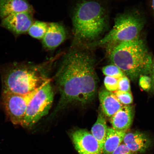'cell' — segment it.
I'll return each mask as SVG.
<instances>
[{
    "instance_id": "cell-7",
    "label": "cell",
    "mask_w": 154,
    "mask_h": 154,
    "mask_svg": "<svg viewBox=\"0 0 154 154\" xmlns=\"http://www.w3.org/2000/svg\"><path fill=\"white\" fill-rule=\"evenodd\" d=\"M38 88L26 95L2 91V105L6 115L13 124L22 126L29 102Z\"/></svg>"
},
{
    "instance_id": "cell-17",
    "label": "cell",
    "mask_w": 154,
    "mask_h": 154,
    "mask_svg": "<svg viewBox=\"0 0 154 154\" xmlns=\"http://www.w3.org/2000/svg\"><path fill=\"white\" fill-rule=\"evenodd\" d=\"M49 23L38 20L34 21L28 31V33L35 39L42 40L47 32Z\"/></svg>"
},
{
    "instance_id": "cell-6",
    "label": "cell",
    "mask_w": 154,
    "mask_h": 154,
    "mask_svg": "<svg viewBox=\"0 0 154 154\" xmlns=\"http://www.w3.org/2000/svg\"><path fill=\"white\" fill-rule=\"evenodd\" d=\"M53 99L52 88L48 80L38 88L29 102L21 126L31 128L40 119L48 114Z\"/></svg>"
},
{
    "instance_id": "cell-12",
    "label": "cell",
    "mask_w": 154,
    "mask_h": 154,
    "mask_svg": "<svg viewBox=\"0 0 154 154\" xmlns=\"http://www.w3.org/2000/svg\"><path fill=\"white\" fill-rule=\"evenodd\" d=\"M134 109L128 105L123 107L110 117V122L115 129L126 132L131 126L134 118Z\"/></svg>"
},
{
    "instance_id": "cell-13",
    "label": "cell",
    "mask_w": 154,
    "mask_h": 154,
    "mask_svg": "<svg viewBox=\"0 0 154 154\" xmlns=\"http://www.w3.org/2000/svg\"><path fill=\"white\" fill-rule=\"evenodd\" d=\"M35 10L29 0H0V18L2 19L14 13Z\"/></svg>"
},
{
    "instance_id": "cell-2",
    "label": "cell",
    "mask_w": 154,
    "mask_h": 154,
    "mask_svg": "<svg viewBox=\"0 0 154 154\" xmlns=\"http://www.w3.org/2000/svg\"><path fill=\"white\" fill-rule=\"evenodd\" d=\"M108 56L133 81L149 74L153 57L144 40L139 37L107 48Z\"/></svg>"
},
{
    "instance_id": "cell-23",
    "label": "cell",
    "mask_w": 154,
    "mask_h": 154,
    "mask_svg": "<svg viewBox=\"0 0 154 154\" xmlns=\"http://www.w3.org/2000/svg\"><path fill=\"white\" fill-rule=\"evenodd\" d=\"M112 154H134L124 143H121L117 147Z\"/></svg>"
},
{
    "instance_id": "cell-21",
    "label": "cell",
    "mask_w": 154,
    "mask_h": 154,
    "mask_svg": "<svg viewBox=\"0 0 154 154\" xmlns=\"http://www.w3.org/2000/svg\"><path fill=\"white\" fill-rule=\"evenodd\" d=\"M139 84L142 89L146 91H149L151 89L152 80L151 77L148 75H143L139 78Z\"/></svg>"
},
{
    "instance_id": "cell-3",
    "label": "cell",
    "mask_w": 154,
    "mask_h": 154,
    "mask_svg": "<svg viewBox=\"0 0 154 154\" xmlns=\"http://www.w3.org/2000/svg\"><path fill=\"white\" fill-rule=\"evenodd\" d=\"M48 63L14 62L0 66L3 92L26 95L38 89L48 80Z\"/></svg>"
},
{
    "instance_id": "cell-20",
    "label": "cell",
    "mask_w": 154,
    "mask_h": 154,
    "mask_svg": "<svg viewBox=\"0 0 154 154\" xmlns=\"http://www.w3.org/2000/svg\"><path fill=\"white\" fill-rule=\"evenodd\" d=\"M119 79L106 76L104 81L106 89L109 91H116L118 90Z\"/></svg>"
},
{
    "instance_id": "cell-25",
    "label": "cell",
    "mask_w": 154,
    "mask_h": 154,
    "mask_svg": "<svg viewBox=\"0 0 154 154\" xmlns=\"http://www.w3.org/2000/svg\"><path fill=\"white\" fill-rule=\"evenodd\" d=\"M152 8L154 14V0H152Z\"/></svg>"
},
{
    "instance_id": "cell-9",
    "label": "cell",
    "mask_w": 154,
    "mask_h": 154,
    "mask_svg": "<svg viewBox=\"0 0 154 154\" xmlns=\"http://www.w3.org/2000/svg\"><path fill=\"white\" fill-rule=\"evenodd\" d=\"M71 138L75 149L79 154H103L99 142L91 133L85 129L73 132Z\"/></svg>"
},
{
    "instance_id": "cell-11",
    "label": "cell",
    "mask_w": 154,
    "mask_h": 154,
    "mask_svg": "<svg viewBox=\"0 0 154 154\" xmlns=\"http://www.w3.org/2000/svg\"><path fill=\"white\" fill-rule=\"evenodd\" d=\"M123 142L134 153H145L151 144L147 135L138 131L126 133Z\"/></svg>"
},
{
    "instance_id": "cell-24",
    "label": "cell",
    "mask_w": 154,
    "mask_h": 154,
    "mask_svg": "<svg viewBox=\"0 0 154 154\" xmlns=\"http://www.w3.org/2000/svg\"><path fill=\"white\" fill-rule=\"evenodd\" d=\"M149 75L151 78L152 82L151 88L150 91L152 93L154 94V57L153 58L152 63Z\"/></svg>"
},
{
    "instance_id": "cell-15",
    "label": "cell",
    "mask_w": 154,
    "mask_h": 154,
    "mask_svg": "<svg viewBox=\"0 0 154 154\" xmlns=\"http://www.w3.org/2000/svg\"><path fill=\"white\" fill-rule=\"evenodd\" d=\"M126 132L108 128L103 149V154H112L123 141Z\"/></svg>"
},
{
    "instance_id": "cell-16",
    "label": "cell",
    "mask_w": 154,
    "mask_h": 154,
    "mask_svg": "<svg viewBox=\"0 0 154 154\" xmlns=\"http://www.w3.org/2000/svg\"><path fill=\"white\" fill-rule=\"evenodd\" d=\"M108 128L104 115L103 112H100L97 120L91 128V133L99 142L103 151Z\"/></svg>"
},
{
    "instance_id": "cell-4",
    "label": "cell",
    "mask_w": 154,
    "mask_h": 154,
    "mask_svg": "<svg viewBox=\"0 0 154 154\" xmlns=\"http://www.w3.org/2000/svg\"><path fill=\"white\" fill-rule=\"evenodd\" d=\"M72 22L76 39L81 42L90 43L98 39L106 29V13L100 2L84 0L75 7Z\"/></svg>"
},
{
    "instance_id": "cell-18",
    "label": "cell",
    "mask_w": 154,
    "mask_h": 154,
    "mask_svg": "<svg viewBox=\"0 0 154 154\" xmlns=\"http://www.w3.org/2000/svg\"><path fill=\"white\" fill-rule=\"evenodd\" d=\"M103 72L106 76L113 77L117 79L126 76L119 67L113 64L104 67Z\"/></svg>"
},
{
    "instance_id": "cell-22",
    "label": "cell",
    "mask_w": 154,
    "mask_h": 154,
    "mask_svg": "<svg viewBox=\"0 0 154 154\" xmlns=\"http://www.w3.org/2000/svg\"><path fill=\"white\" fill-rule=\"evenodd\" d=\"M117 90L124 92H131L130 80L126 76L119 79Z\"/></svg>"
},
{
    "instance_id": "cell-8",
    "label": "cell",
    "mask_w": 154,
    "mask_h": 154,
    "mask_svg": "<svg viewBox=\"0 0 154 154\" xmlns=\"http://www.w3.org/2000/svg\"><path fill=\"white\" fill-rule=\"evenodd\" d=\"M35 12L29 11L14 13L2 19L0 26L11 32L15 38L28 33L34 21Z\"/></svg>"
},
{
    "instance_id": "cell-14",
    "label": "cell",
    "mask_w": 154,
    "mask_h": 154,
    "mask_svg": "<svg viewBox=\"0 0 154 154\" xmlns=\"http://www.w3.org/2000/svg\"><path fill=\"white\" fill-rule=\"evenodd\" d=\"M99 97L103 113L110 118L124 106L114 93L106 89L101 90L99 92Z\"/></svg>"
},
{
    "instance_id": "cell-19",
    "label": "cell",
    "mask_w": 154,
    "mask_h": 154,
    "mask_svg": "<svg viewBox=\"0 0 154 154\" xmlns=\"http://www.w3.org/2000/svg\"><path fill=\"white\" fill-rule=\"evenodd\" d=\"M114 94L123 105H130L133 101V98L131 92H124L117 90L115 92Z\"/></svg>"
},
{
    "instance_id": "cell-5",
    "label": "cell",
    "mask_w": 154,
    "mask_h": 154,
    "mask_svg": "<svg viewBox=\"0 0 154 154\" xmlns=\"http://www.w3.org/2000/svg\"><path fill=\"white\" fill-rule=\"evenodd\" d=\"M145 20L137 11H130L117 15L113 28L93 46H106L107 48L122 42L130 41L140 36Z\"/></svg>"
},
{
    "instance_id": "cell-10",
    "label": "cell",
    "mask_w": 154,
    "mask_h": 154,
    "mask_svg": "<svg viewBox=\"0 0 154 154\" xmlns=\"http://www.w3.org/2000/svg\"><path fill=\"white\" fill-rule=\"evenodd\" d=\"M66 37V30L63 25L57 23H49L47 32L42 40L44 49L54 50L65 41Z\"/></svg>"
},
{
    "instance_id": "cell-1",
    "label": "cell",
    "mask_w": 154,
    "mask_h": 154,
    "mask_svg": "<svg viewBox=\"0 0 154 154\" xmlns=\"http://www.w3.org/2000/svg\"><path fill=\"white\" fill-rule=\"evenodd\" d=\"M95 64L86 49L75 48L66 54L55 77L60 95L57 111L70 103L85 104L94 99L98 80Z\"/></svg>"
}]
</instances>
